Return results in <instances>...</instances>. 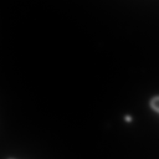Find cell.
Listing matches in <instances>:
<instances>
[{"instance_id": "cell-1", "label": "cell", "mask_w": 159, "mask_h": 159, "mask_svg": "<svg viewBox=\"0 0 159 159\" xmlns=\"http://www.w3.org/2000/svg\"><path fill=\"white\" fill-rule=\"evenodd\" d=\"M150 104L154 109L159 112V96L153 97L150 101Z\"/></svg>"}]
</instances>
